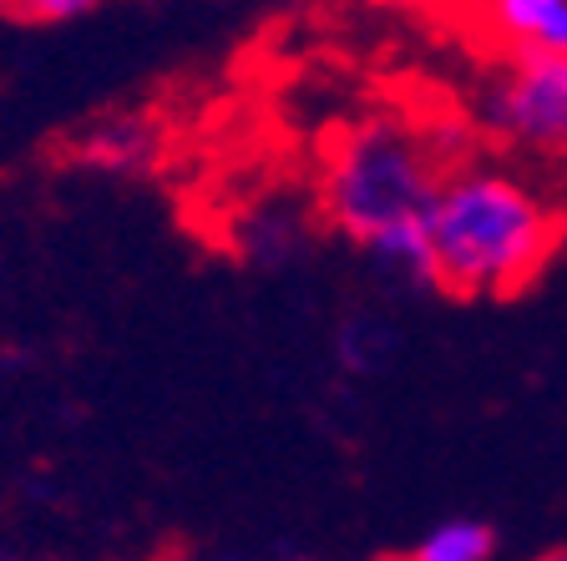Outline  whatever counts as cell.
<instances>
[{
  "instance_id": "cell-1",
  "label": "cell",
  "mask_w": 567,
  "mask_h": 561,
  "mask_svg": "<svg viewBox=\"0 0 567 561\" xmlns=\"http://www.w3.org/2000/svg\"><path fill=\"white\" fill-rule=\"evenodd\" d=\"M431 283L461 299H507L547 269L563 243V218L543 187L507 167L446 173L425 208Z\"/></svg>"
},
{
  "instance_id": "cell-2",
  "label": "cell",
  "mask_w": 567,
  "mask_h": 561,
  "mask_svg": "<svg viewBox=\"0 0 567 561\" xmlns=\"http://www.w3.org/2000/svg\"><path fill=\"white\" fill-rule=\"evenodd\" d=\"M421 132L395 117L360 122L344 132L324 167V212L354 243H375L405 222H421L441 187Z\"/></svg>"
},
{
  "instance_id": "cell-3",
  "label": "cell",
  "mask_w": 567,
  "mask_h": 561,
  "mask_svg": "<svg viewBox=\"0 0 567 561\" xmlns=\"http://www.w3.org/2000/svg\"><path fill=\"white\" fill-rule=\"evenodd\" d=\"M486 122L522 153L567 163V51L507 56V71L486 86Z\"/></svg>"
},
{
  "instance_id": "cell-4",
  "label": "cell",
  "mask_w": 567,
  "mask_h": 561,
  "mask_svg": "<svg viewBox=\"0 0 567 561\" xmlns=\"http://www.w3.org/2000/svg\"><path fill=\"white\" fill-rule=\"evenodd\" d=\"M482 31L507 56H563L567 51V0H476Z\"/></svg>"
},
{
  "instance_id": "cell-5",
  "label": "cell",
  "mask_w": 567,
  "mask_h": 561,
  "mask_svg": "<svg viewBox=\"0 0 567 561\" xmlns=\"http://www.w3.org/2000/svg\"><path fill=\"white\" fill-rule=\"evenodd\" d=\"M492 551H496L492 527L461 516V521H446V527L431 531V537L411 551V561H492Z\"/></svg>"
},
{
  "instance_id": "cell-6",
  "label": "cell",
  "mask_w": 567,
  "mask_h": 561,
  "mask_svg": "<svg viewBox=\"0 0 567 561\" xmlns=\"http://www.w3.org/2000/svg\"><path fill=\"white\" fill-rule=\"evenodd\" d=\"M92 6L96 0H16V15H25V21H76Z\"/></svg>"
},
{
  "instance_id": "cell-7",
  "label": "cell",
  "mask_w": 567,
  "mask_h": 561,
  "mask_svg": "<svg viewBox=\"0 0 567 561\" xmlns=\"http://www.w3.org/2000/svg\"><path fill=\"white\" fill-rule=\"evenodd\" d=\"M365 6H380V11H415V6H431V0H365Z\"/></svg>"
},
{
  "instance_id": "cell-8",
  "label": "cell",
  "mask_w": 567,
  "mask_h": 561,
  "mask_svg": "<svg viewBox=\"0 0 567 561\" xmlns=\"http://www.w3.org/2000/svg\"><path fill=\"white\" fill-rule=\"evenodd\" d=\"M193 561H264V557H238V551H218V557H193Z\"/></svg>"
},
{
  "instance_id": "cell-9",
  "label": "cell",
  "mask_w": 567,
  "mask_h": 561,
  "mask_svg": "<svg viewBox=\"0 0 567 561\" xmlns=\"http://www.w3.org/2000/svg\"><path fill=\"white\" fill-rule=\"evenodd\" d=\"M543 561H567V547H563V551H547Z\"/></svg>"
},
{
  "instance_id": "cell-10",
  "label": "cell",
  "mask_w": 567,
  "mask_h": 561,
  "mask_svg": "<svg viewBox=\"0 0 567 561\" xmlns=\"http://www.w3.org/2000/svg\"><path fill=\"white\" fill-rule=\"evenodd\" d=\"M0 11H16V0H0Z\"/></svg>"
},
{
  "instance_id": "cell-11",
  "label": "cell",
  "mask_w": 567,
  "mask_h": 561,
  "mask_svg": "<svg viewBox=\"0 0 567 561\" xmlns=\"http://www.w3.org/2000/svg\"><path fill=\"white\" fill-rule=\"evenodd\" d=\"M375 561H411V557H375Z\"/></svg>"
}]
</instances>
